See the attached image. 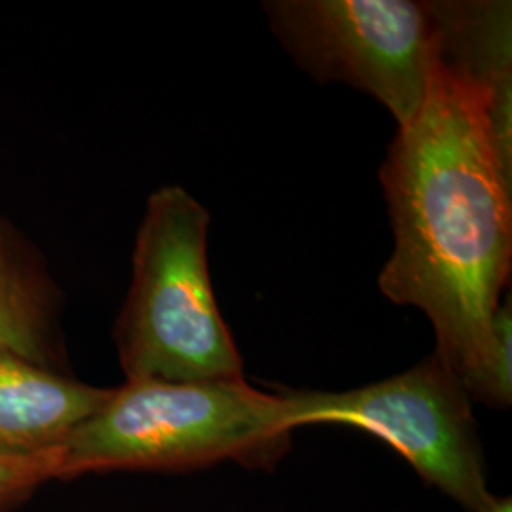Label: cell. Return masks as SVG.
<instances>
[{
  "label": "cell",
  "mask_w": 512,
  "mask_h": 512,
  "mask_svg": "<svg viewBox=\"0 0 512 512\" xmlns=\"http://www.w3.org/2000/svg\"><path fill=\"white\" fill-rule=\"evenodd\" d=\"M61 448L31 456H0V511L33 494L40 484L59 478Z\"/></svg>",
  "instance_id": "30bf717a"
},
{
  "label": "cell",
  "mask_w": 512,
  "mask_h": 512,
  "mask_svg": "<svg viewBox=\"0 0 512 512\" xmlns=\"http://www.w3.org/2000/svg\"><path fill=\"white\" fill-rule=\"evenodd\" d=\"M440 63L484 92L495 150L512 175V4L507 0L433 2Z\"/></svg>",
  "instance_id": "52a82bcc"
},
{
  "label": "cell",
  "mask_w": 512,
  "mask_h": 512,
  "mask_svg": "<svg viewBox=\"0 0 512 512\" xmlns=\"http://www.w3.org/2000/svg\"><path fill=\"white\" fill-rule=\"evenodd\" d=\"M473 403L509 408L512 403V304L511 296L495 310L490 340L475 380L467 385Z\"/></svg>",
  "instance_id": "9c48e42d"
},
{
  "label": "cell",
  "mask_w": 512,
  "mask_h": 512,
  "mask_svg": "<svg viewBox=\"0 0 512 512\" xmlns=\"http://www.w3.org/2000/svg\"><path fill=\"white\" fill-rule=\"evenodd\" d=\"M380 181L395 232L380 291L427 315L435 355L467 391L512 266V175L497 156L484 92L439 63Z\"/></svg>",
  "instance_id": "6da1fadb"
},
{
  "label": "cell",
  "mask_w": 512,
  "mask_h": 512,
  "mask_svg": "<svg viewBox=\"0 0 512 512\" xmlns=\"http://www.w3.org/2000/svg\"><path fill=\"white\" fill-rule=\"evenodd\" d=\"M484 512H512L511 497H495L494 503Z\"/></svg>",
  "instance_id": "8fae6325"
},
{
  "label": "cell",
  "mask_w": 512,
  "mask_h": 512,
  "mask_svg": "<svg viewBox=\"0 0 512 512\" xmlns=\"http://www.w3.org/2000/svg\"><path fill=\"white\" fill-rule=\"evenodd\" d=\"M209 222V211L181 186H162L148 196L131 285L114 323L126 380L245 378L209 275Z\"/></svg>",
  "instance_id": "3957f363"
},
{
  "label": "cell",
  "mask_w": 512,
  "mask_h": 512,
  "mask_svg": "<svg viewBox=\"0 0 512 512\" xmlns=\"http://www.w3.org/2000/svg\"><path fill=\"white\" fill-rule=\"evenodd\" d=\"M95 387L0 348V456L57 450L109 399Z\"/></svg>",
  "instance_id": "8992f818"
},
{
  "label": "cell",
  "mask_w": 512,
  "mask_h": 512,
  "mask_svg": "<svg viewBox=\"0 0 512 512\" xmlns=\"http://www.w3.org/2000/svg\"><path fill=\"white\" fill-rule=\"evenodd\" d=\"M275 37L317 82L370 93L408 126L439 69L433 2L270 0L262 4Z\"/></svg>",
  "instance_id": "5b68a950"
},
{
  "label": "cell",
  "mask_w": 512,
  "mask_h": 512,
  "mask_svg": "<svg viewBox=\"0 0 512 512\" xmlns=\"http://www.w3.org/2000/svg\"><path fill=\"white\" fill-rule=\"evenodd\" d=\"M296 431L348 425L385 442L421 480L467 512H484L494 495L473 401L433 353L401 374L348 391H281Z\"/></svg>",
  "instance_id": "277c9868"
},
{
  "label": "cell",
  "mask_w": 512,
  "mask_h": 512,
  "mask_svg": "<svg viewBox=\"0 0 512 512\" xmlns=\"http://www.w3.org/2000/svg\"><path fill=\"white\" fill-rule=\"evenodd\" d=\"M291 408L245 378L126 380L61 446V480L109 471H270L293 446Z\"/></svg>",
  "instance_id": "7a4b0ae2"
},
{
  "label": "cell",
  "mask_w": 512,
  "mask_h": 512,
  "mask_svg": "<svg viewBox=\"0 0 512 512\" xmlns=\"http://www.w3.org/2000/svg\"><path fill=\"white\" fill-rule=\"evenodd\" d=\"M63 298L37 243L0 215V348L61 372Z\"/></svg>",
  "instance_id": "ba28073f"
}]
</instances>
